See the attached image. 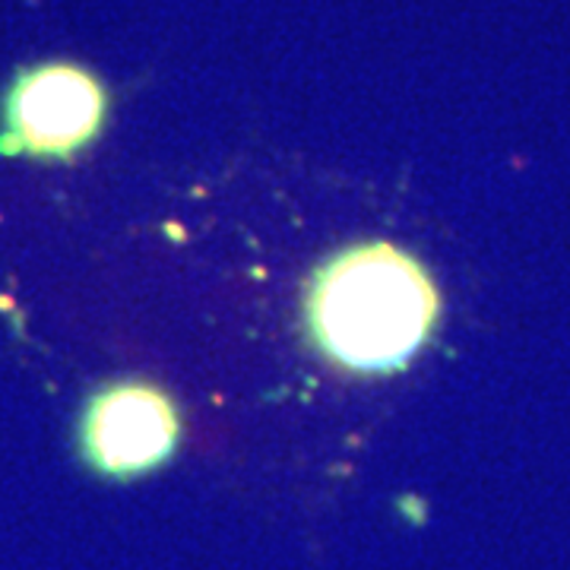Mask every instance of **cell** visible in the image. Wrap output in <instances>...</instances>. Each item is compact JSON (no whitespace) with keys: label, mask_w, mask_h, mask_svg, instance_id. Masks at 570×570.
Returning a JSON list of instances; mask_svg holds the SVG:
<instances>
[{"label":"cell","mask_w":570,"mask_h":570,"mask_svg":"<svg viewBox=\"0 0 570 570\" xmlns=\"http://www.w3.org/2000/svg\"><path fill=\"white\" fill-rule=\"evenodd\" d=\"M181 441L175 400L149 381H111L82 406L77 448L105 479H137L171 460Z\"/></svg>","instance_id":"cell-3"},{"label":"cell","mask_w":570,"mask_h":570,"mask_svg":"<svg viewBox=\"0 0 570 570\" xmlns=\"http://www.w3.org/2000/svg\"><path fill=\"white\" fill-rule=\"evenodd\" d=\"M441 314L428 269L400 247L371 242L330 257L307 283L311 343L343 371L387 374L425 346Z\"/></svg>","instance_id":"cell-1"},{"label":"cell","mask_w":570,"mask_h":570,"mask_svg":"<svg viewBox=\"0 0 570 570\" xmlns=\"http://www.w3.org/2000/svg\"><path fill=\"white\" fill-rule=\"evenodd\" d=\"M105 82L80 63L45 61L17 70L0 96V156L67 163L102 134Z\"/></svg>","instance_id":"cell-2"}]
</instances>
